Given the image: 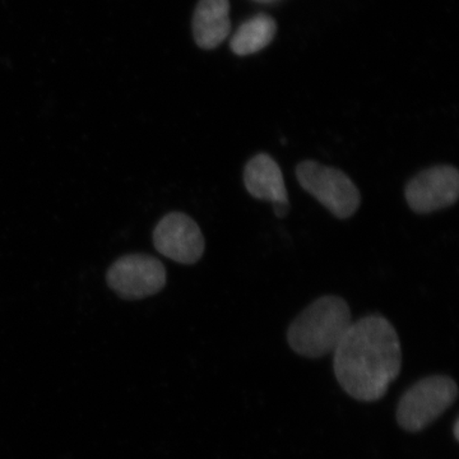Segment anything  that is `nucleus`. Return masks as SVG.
Here are the masks:
<instances>
[{
	"label": "nucleus",
	"instance_id": "f257e3e1",
	"mask_svg": "<svg viewBox=\"0 0 459 459\" xmlns=\"http://www.w3.org/2000/svg\"><path fill=\"white\" fill-rule=\"evenodd\" d=\"M402 349L392 323L379 314L352 322L333 351L341 388L353 400H382L400 376Z\"/></svg>",
	"mask_w": 459,
	"mask_h": 459
},
{
	"label": "nucleus",
	"instance_id": "f03ea898",
	"mask_svg": "<svg viewBox=\"0 0 459 459\" xmlns=\"http://www.w3.org/2000/svg\"><path fill=\"white\" fill-rule=\"evenodd\" d=\"M351 323V310L342 298L322 296L290 325L287 342L304 358H323L334 351Z\"/></svg>",
	"mask_w": 459,
	"mask_h": 459
},
{
	"label": "nucleus",
	"instance_id": "7ed1b4c3",
	"mask_svg": "<svg viewBox=\"0 0 459 459\" xmlns=\"http://www.w3.org/2000/svg\"><path fill=\"white\" fill-rule=\"evenodd\" d=\"M457 397V383L451 377H424L411 385L398 402V425L409 433H420L437 421Z\"/></svg>",
	"mask_w": 459,
	"mask_h": 459
},
{
	"label": "nucleus",
	"instance_id": "20e7f679",
	"mask_svg": "<svg viewBox=\"0 0 459 459\" xmlns=\"http://www.w3.org/2000/svg\"><path fill=\"white\" fill-rule=\"evenodd\" d=\"M296 178L301 188L337 219H350L360 207L361 195L358 186L340 169L307 160L296 166Z\"/></svg>",
	"mask_w": 459,
	"mask_h": 459
},
{
	"label": "nucleus",
	"instance_id": "39448f33",
	"mask_svg": "<svg viewBox=\"0 0 459 459\" xmlns=\"http://www.w3.org/2000/svg\"><path fill=\"white\" fill-rule=\"evenodd\" d=\"M108 285L126 300H140L161 291L166 285L164 264L147 255H129L108 268Z\"/></svg>",
	"mask_w": 459,
	"mask_h": 459
},
{
	"label": "nucleus",
	"instance_id": "423d86ee",
	"mask_svg": "<svg viewBox=\"0 0 459 459\" xmlns=\"http://www.w3.org/2000/svg\"><path fill=\"white\" fill-rule=\"evenodd\" d=\"M459 172L449 165L434 166L419 172L407 183L404 197L413 212L431 213L458 201Z\"/></svg>",
	"mask_w": 459,
	"mask_h": 459
},
{
	"label": "nucleus",
	"instance_id": "0eeeda50",
	"mask_svg": "<svg viewBox=\"0 0 459 459\" xmlns=\"http://www.w3.org/2000/svg\"><path fill=\"white\" fill-rule=\"evenodd\" d=\"M153 246L166 258L180 264H195L204 255L205 241L197 222L188 214L171 212L157 223Z\"/></svg>",
	"mask_w": 459,
	"mask_h": 459
},
{
	"label": "nucleus",
	"instance_id": "6e6552de",
	"mask_svg": "<svg viewBox=\"0 0 459 459\" xmlns=\"http://www.w3.org/2000/svg\"><path fill=\"white\" fill-rule=\"evenodd\" d=\"M244 184L249 195L272 204H289L282 170L268 153H258L244 169Z\"/></svg>",
	"mask_w": 459,
	"mask_h": 459
},
{
	"label": "nucleus",
	"instance_id": "1a4fd4ad",
	"mask_svg": "<svg viewBox=\"0 0 459 459\" xmlns=\"http://www.w3.org/2000/svg\"><path fill=\"white\" fill-rule=\"evenodd\" d=\"M229 0H199L193 16V36L199 48L212 50L231 31Z\"/></svg>",
	"mask_w": 459,
	"mask_h": 459
},
{
	"label": "nucleus",
	"instance_id": "9d476101",
	"mask_svg": "<svg viewBox=\"0 0 459 459\" xmlns=\"http://www.w3.org/2000/svg\"><path fill=\"white\" fill-rule=\"evenodd\" d=\"M277 25L268 14H258L238 27L230 42L237 56H246L258 53L271 44L276 36Z\"/></svg>",
	"mask_w": 459,
	"mask_h": 459
},
{
	"label": "nucleus",
	"instance_id": "9b49d317",
	"mask_svg": "<svg viewBox=\"0 0 459 459\" xmlns=\"http://www.w3.org/2000/svg\"><path fill=\"white\" fill-rule=\"evenodd\" d=\"M273 211L276 213L277 217L280 219H283V217L287 216L290 211V204H273Z\"/></svg>",
	"mask_w": 459,
	"mask_h": 459
},
{
	"label": "nucleus",
	"instance_id": "f8f14e48",
	"mask_svg": "<svg viewBox=\"0 0 459 459\" xmlns=\"http://www.w3.org/2000/svg\"><path fill=\"white\" fill-rule=\"evenodd\" d=\"M455 440H459V421L457 420V421H455Z\"/></svg>",
	"mask_w": 459,
	"mask_h": 459
},
{
	"label": "nucleus",
	"instance_id": "ddd939ff",
	"mask_svg": "<svg viewBox=\"0 0 459 459\" xmlns=\"http://www.w3.org/2000/svg\"><path fill=\"white\" fill-rule=\"evenodd\" d=\"M255 2L267 3V4H270V3L277 2V0H255Z\"/></svg>",
	"mask_w": 459,
	"mask_h": 459
}]
</instances>
